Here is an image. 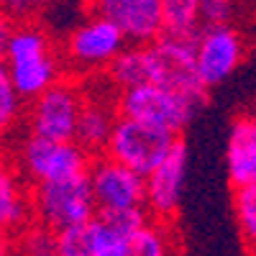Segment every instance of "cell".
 I'll list each match as a JSON object with an SVG mask.
<instances>
[{"label":"cell","mask_w":256,"mask_h":256,"mask_svg":"<svg viewBox=\"0 0 256 256\" xmlns=\"http://www.w3.org/2000/svg\"><path fill=\"white\" fill-rule=\"evenodd\" d=\"M92 159L95 156L88 148H82L77 141H54V138H44L24 131L13 141L10 166L31 187H36L41 182L90 172Z\"/></svg>","instance_id":"obj_1"},{"label":"cell","mask_w":256,"mask_h":256,"mask_svg":"<svg viewBox=\"0 0 256 256\" xmlns=\"http://www.w3.org/2000/svg\"><path fill=\"white\" fill-rule=\"evenodd\" d=\"M126 46H128V38L113 20L88 13L82 24L67 31L59 46V54L64 62V70L70 74L95 77L108 72V67Z\"/></svg>","instance_id":"obj_2"},{"label":"cell","mask_w":256,"mask_h":256,"mask_svg":"<svg viewBox=\"0 0 256 256\" xmlns=\"http://www.w3.org/2000/svg\"><path fill=\"white\" fill-rule=\"evenodd\" d=\"M34 195V212L41 226H46L56 233L72 226L88 223L98 216V202L90 182V172L52 180L31 187Z\"/></svg>","instance_id":"obj_3"},{"label":"cell","mask_w":256,"mask_h":256,"mask_svg":"<svg viewBox=\"0 0 256 256\" xmlns=\"http://www.w3.org/2000/svg\"><path fill=\"white\" fill-rule=\"evenodd\" d=\"M82 105L84 84L80 82V77H62L26 105L24 131L54 141H74Z\"/></svg>","instance_id":"obj_4"},{"label":"cell","mask_w":256,"mask_h":256,"mask_svg":"<svg viewBox=\"0 0 256 256\" xmlns=\"http://www.w3.org/2000/svg\"><path fill=\"white\" fill-rule=\"evenodd\" d=\"M177 138H180V134L169 131V128L120 116L113 128L108 146H105V154L126 166H131L134 172L148 177L169 156Z\"/></svg>","instance_id":"obj_5"},{"label":"cell","mask_w":256,"mask_h":256,"mask_svg":"<svg viewBox=\"0 0 256 256\" xmlns=\"http://www.w3.org/2000/svg\"><path fill=\"white\" fill-rule=\"evenodd\" d=\"M202 105L205 102L190 98V95H184L180 90L156 84V82L136 84V88H128V90L118 92V110H120V116L148 120L154 126L169 128V131H174V134L184 131Z\"/></svg>","instance_id":"obj_6"},{"label":"cell","mask_w":256,"mask_h":256,"mask_svg":"<svg viewBox=\"0 0 256 256\" xmlns=\"http://www.w3.org/2000/svg\"><path fill=\"white\" fill-rule=\"evenodd\" d=\"M148 54H152V82L180 90L200 102L208 100L210 88L198 72L195 36L164 34L154 44H148Z\"/></svg>","instance_id":"obj_7"},{"label":"cell","mask_w":256,"mask_h":256,"mask_svg":"<svg viewBox=\"0 0 256 256\" xmlns=\"http://www.w3.org/2000/svg\"><path fill=\"white\" fill-rule=\"evenodd\" d=\"M84 10L113 20L128 44H154L166 34L164 0H84Z\"/></svg>","instance_id":"obj_8"},{"label":"cell","mask_w":256,"mask_h":256,"mask_svg":"<svg viewBox=\"0 0 256 256\" xmlns=\"http://www.w3.org/2000/svg\"><path fill=\"white\" fill-rule=\"evenodd\" d=\"M195 54H198V72L208 88H218L226 82L246 56V38L233 26H200L195 34Z\"/></svg>","instance_id":"obj_9"},{"label":"cell","mask_w":256,"mask_h":256,"mask_svg":"<svg viewBox=\"0 0 256 256\" xmlns=\"http://www.w3.org/2000/svg\"><path fill=\"white\" fill-rule=\"evenodd\" d=\"M90 182L95 192L98 212L105 210H128V208H146V177L134 172L108 154L92 159Z\"/></svg>","instance_id":"obj_10"},{"label":"cell","mask_w":256,"mask_h":256,"mask_svg":"<svg viewBox=\"0 0 256 256\" xmlns=\"http://www.w3.org/2000/svg\"><path fill=\"white\" fill-rule=\"evenodd\" d=\"M118 88L105 77L102 90H95V84L84 82V105L80 113V123H77V136L74 141L88 148L92 156L105 154V146H108L113 128L120 118L118 110Z\"/></svg>","instance_id":"obj_11"},{"label":"cell","mask_w":256,"mask_h":256,"mask_svg":"<svg viewBox=\"0 0 256 256\" xmlns=\"http://www.w3.org/2000/svg\"><path fill=\"white\" fill-rule=\"evenodd\" d=\"M187 164H190L187 144L180 136L169 156L146 177V210L152 212L154 220L169 223L177 216L187 180Z\"/></svg>","instance_id":"obj_12"},{"label":"cell","mask_w":256,"mask_h":256,"mask_svg":"<svg viewBox=\"0 0 256 256\" xmlns=\"http://www.w3.org/2000/svg\"><path fill=\"white\" fill-rule=\"evenodd\" d=\"M128 241L131 238L98 212L88 223L59 233V256H120Z\"/></svg>","instance_id":"obj_13"},{"label":"cell","mask_w":256,"mask_h":256,"mask_svg":"<svg viewBox=\"0 0 256 256\" xmlns=\"http://www.w3.org/2000/svg\"><path fill=\"white\" fill-rule=\"evenodd\" d=\"M226 169L233 190L256 187V118L251 113L236 116L230 123Z\"/></svg>","instance_id":"obj_14"},{"label":"cell","mask_w":256,"mask_h":256,"mask_svg":"<svg viewBox=\"0 0 256 256\" xmlns=\"http://www.w3.org/2000/svg\"><path fill=\"white\" fill-rule=\"evenodd\" d=\"M0 41H3V62L6 64L28 62V59L46 56V54L56 52L52 34L46 31L44 24H38L36 18L13 20V18L6 16Z\"/></svg>","instance_id":"obj_15"},{"label":"cell","mask_w":256,"mask_h":256,"mask_svg":"<svg viewBox=\"0 0 256 256\" xmlns=\"http://www.w3.org/2000/svg\"><path fill=\"white\" fill-rule=\"evenodd\" d=\"M31 184L20 177L10 162L3 166V177H0V220H3L6 233H18L31 220H36L34 212V195H31Z\"/></svg>","instance_id":"obj_16"},{"label":"cell","mask_w":256,"mask_h":256,"mask_svg":"<svg viewBox=\"0 0 256 256\" xmlns=\"http://www.w3.org/2000/svg\"><path fill=\"white\" fill-rule=\"evenodd\" d=\"M3 67L13 82V88L20 92L26 102H31L34 98H38L44 90H49L54 82L62 80L64 72V62L59 52H52L46 56H36L28 62H16V64H6Z\"/></svg>","instance_id":"obj_17"},{"label":"cell","mask_w":256,"mask_h":256,"mask_svg":"<svg viewBox=\"0 0 256 256\" xmlns=\"http://www.w3.org/2000/svg\"><path fill=\"white\" fill-rule=\"evenodd\" d=\"M118 90H128L136 84L152 82V54H148V44H128L116 62L105 72Z\"/></svg>","instance_id":"obj_18"},{"label":"cell","mask_w":256,"mask_h":256,"mask_svg":"<svg viewBox=\"0 0 256 256\" xmlns=\"http://www.w3.org/2000/svg\"><path fill=\"white\" fill-rule=\"evenodd\" d=\"M169 223L152 220L144 226L136 236L126 244L120 256H169L172 251V238H169Z\"/></svg>","instance_id":"obj_19"},{"label":"cell","mask_w":256,"mask_h":256,"mask_svg":"<svg viewBox=\"0 0 256 256\" xmlns=\"http://www.w3.org/2000/svg\"><path fill=\"white\" fill-rule=\"evenodd\" d=\"M16 256H59V233L38 220L16 233Z\"/></svg>","instance_id":"obj_20"},{"label":"cell","mask_w":256,"mask_h":256,"mask_svg":"<svg viewBox=\"0 0 256 256\" xmlns=\"http://www.w3.org/2000/svg\"><path fill=\"white\" fill-rule=\"evenodd\" d=\"M166 34L195 36L200 31V0H164Z\"/></svg>","instance_id":"obj_21"},{"label":"cell","mask_w":256,"mask_h":256,"mask_svg":"<svg viewBox=\"0 0 256 256\" xmlns=\"http://www.w3.org/2000/svg\"><path fill=\"white\" fill-rule=\"evenodd\" d=\"M233 210L246 246L256 254V187L233 190Z\"/></svg>","instance_id":"obj_22"},{"label":"cell","mask_w":256,"mask_h":256,"mask_svg":"<svg viewBox=\"0 0 256 256\" xmlns=\"http://www.w3.org/2000/svg\"><path fill=\"white\" fill-rule=\"evenodd\" d=\"M26 100L20 98V92L13 88V82L3 67V74H0V126L8 134L13 126H18L26 116Z\"/></svg>","instance_id":"obj_23"},{"label":"cell","mask_w":256,"mask_h":256,"mask_svg":"<svg viewBox=\"0 0 256 256\" xmlns=\"http://www.w3.org/2000/svg\"><path fill=\"white\" fill-rule=\"evenodd\" d=\"M238 16V0H200V26H226Z\"/></svg>","instance_id":"obj_24"},{"label":"cell","mask_w":256,"mask_h":256,"mask_svg":"<svg viewBox=\"0 0 256 256\" xmlns=\"http://www.w3.org/2000/svg\"><path fill=\"white\" fill-rule=\"evenodd\" d=\"M49 3L52 0H3V10L13 20H28L36 18V13H41Z\"/></svg>","instance_id":"obj_25"},{"label":"cell","mask_w":256,"mask_h":256,"mask_svg":"<svg viewBox=\"0 0 256 256\" xmlns=\"http://www.w3.org/2000/svg\"><path fill=\"white\" fill-rule=\"evenodd\" d=\"M248 113H251V116L256 118V98H254V102H251V110H248Z\"/></svg>","instance_id":"obj_26"},{"label":"cell","mask_w":256,"mask_h":256,"mask_svg":"<svg viewBox=\"0 0 256 256\" xmlns=\"http://www.w3.org/2000/svg\"><path fill=\"white\" fill-rule=\"evenodd\" d=\"M254 256H256V254H254Z\"/></svg>","instance_id":"obj_27"}]
</instances>
